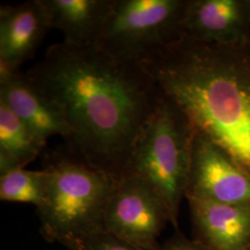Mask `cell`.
<instances>
[{"mask_svg":"<svg viewBox=\"0 0 250 250\" xmlns=\"http://www.w3.org/2000/svg\"><path fill=\"white\" fill-rule=\"evenodd\" d=\"M67 250H141L104 230L91 233L68 246Z\"/></svg>","mask_w":250,"mask_h":250,"instance_id":"15","label":"cell"},{"mask_svg":"<svg viewBox=\"0 0 250 250\" xmlns=\"http://www.w3.org/2000/svg\"><path fill=\"white\" fill-rule=\"evenodd\" d=\"M180 35L215 43L250 37L248 0H188Z\"/></svg>","mask_w":250,"mask_h":250,"instance_id":"10","label":"cell"},{"mask_svg":"<svg viewBox=\"0 0 250 250\" xmlns=\"http://www.w3.org/2000/svg\"><path fill=\"white\" fill-rule=\"evenodd\" d=\"M193 135L194 129L187 117L162 96L142 129L125 171V175L140 177L151 187L175 228L186 198Z\"/></svg>","mask_w":250,"mask_h":250,"instance_id":"4","label":"cell"},{"mask_svg":"<svg viewBox=\"0 0 250 250\" xmlns=\"http://www.w3.org/2000/svg\"><path fill=\"white\" fill-rule=\"evenodd\" d=\"M49 175L47 170L22 169L0 174V199L32 204L38 208L45 199Z\"/></svg>","mask_w":250,"mask_h":250,"instance_id":"14","label":"cell"},{"mask_svg":"<svg viewBox=\"0 0 250 250\" xmlns=\"http://www.w3.org/2000/svg\"><path fill=\"white\" fill-rule=\"evenodd\" d=\"M51 28L62 33L63 42L96 45L111 11L113 0H44Z\"/></svg>","mask_w":250,"mask_h":250,"instance_id":"12","label":"cell"},{"mask_svg":"<svg viewBox=\"0 0 250 250\" xmlns=\"http://www.w3.org/2000/svg\"><path fill=\"white\" fill-rule=\"evenodd\" d=\"M159 250H211L196 239H189L177 232L170 239L161 245Z\"/></svg>","mask_w":250,"mask_h":250,"instance_id":"16","label":"cell"},{"mask_svg":"<svg viewBox=\"0 0 250 250\" xmlns=\"http://www.w3.org/2000/svg\"><path fill=\"white\" fill-rule=\"evenodd\" d=\"M188 0H113L96 45L120 61L139 63L180 36Z\"/></svg>","mask_w":250,"mask_h":250,"instance_id":"5","label":"cell"},{"mask_svg":"<svg viewBox=\"0 0 250 250\" xmlns=\"http://www.w3.org/2000/svg\"><path fill=\"white\" fill-rule=\"evenodd\" d=\"M250 206V175L232 158L194 131L186 199Z\"/></svg>","mask_w":250,"mask_h":250,"instance_id":"7","label":"cell"},{"mask_svg":"<svg viewBox=\"0 0 250 250\" xmlns=\"http://www.w3.org/2000/svg\"><path fill=\"white\" fill-rule=\"evenodd\" d=\"M0 99L44 146L54 135L66 141L70 138L71 129L62 107L25 73L0 72Z\"/></svg>","mask_w":250,"mask_h":250,"instance_id":"8","label":"cell"},{"mask_svg":"<svg viewBox=\"0 0 250 250\" xmlns=\"http://www.w3.org/2000/svg\"><path fill=\"white\" fill-rule=\"evenodd\" d=\"M45 146L0 99V174L22 169Z\"/></svg>","mask_w":250,"mask_h":250,"instance_id":"13","label":"cell"},{"mask_svg":"<svg viewBox=\"0 0 250 250\" xmlns=\"http://www.w3.org/2000/svg\"><path fill=\"white\" fill-rule=\"evenodd\" d=\"M63 109L67 148L120 181L134 146L162 99L140 63L120 61L97 45L61 42L25 73Z\"/></svg>","mask_w":250,"mask_h":250,"instance_id":"1","label":"cell"},{"mask_svg":"<svg viewBox=\"0 0 250 250\" xmlns=\"http://www.w3.org/2000/svg\"><path fill=\"white\" fill-rule=\"evenodd\" d=\"M51 22L44 0L0 8V72H17L42 43Z\"/></svg>","mask_w":250,"mask_h":250,"instance_id":"9","label":"cell"},{"mask_svg":"<svg viewBox=\"0 0 250 250\" xmlns=\"http://www.w3.org/2000/svg\"><path fill=\"white\" fill-rule=\"evenodd\" d=\"M168 211L143 179L126 174L117 182L104 215V230L141 250H159Z\"/></svg>","mask_w":250,"mask_h":250,"instance_id":"6","label":"cell"},{"mask_svg":"<svg viewBox=\"0 0 250 250\" xmlns=\"http://www.w3.org/2000/svg\"><path fill=\"white\" fill-rule=\"evenodd\" d=\"M139 63L194 131L250 175V37L215 43L180 35Z\"/></svg>","mask_w":250,"mask_h":250,"instance_id":"2","label":"cell"},{"mask_svg":"<svg viewBox=\"0 0 250 250\" xmlns=\"http://www.w3.org/2000/svg\"><path fill=\"white\" fill-rule=\"evenodd\" d=\"M187 200L196 240L211 250H249L250 206Z\"/></svg>","mask_w":250,"mask_h":250,"instance_id":"11","label":"cell"},{"mask_svg":"<svg viewBox=\"0 0 250 250\" xmlns=\"http://www.w3.org/2000/svg\"><path fill=\"white\" fill-rule=\"evenodd\" d=\"M45 169L48 186L42 205L36 209L45 239L67 248L104 230L105 210L116 180L67 147L49 155Z\"/></svg>","mask_w":250,"mask_h":250,"instance_id":"3","label":"cell"},{"mask_svg":"<svg viewBox=\"0 0 250 250\" xmlns=\"http://www.w3.org/2000/svg\"><path fill=\"white\" fill-rule=\"evenodd\" d=\"M249 250H250V248H249Z\"/></svg>","mask_w":250,"mask_h":250,"instance_id":"18","label":"cell"},{"mask_svg":"<svg viewBox=\"0 0 250 250\" xmlns=\"http://www.w3.org/2000/svg\"><path fill=\"white\" fill-rule=\"evenodd\" d=\"M248 4H249V22H250V0H248Z\"/></svg>","mask_w":250,"mask_h":250,"instance_id":"17","label":"cell"}]
</instances>
